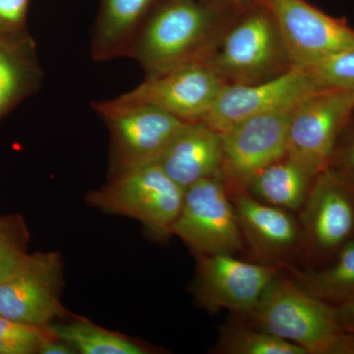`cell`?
<instances>
[{
  "label": "cell",
  "mask_w": 354,
  "mask_h": 354,
  "mask_svg": "<svg viewBox=\"0 0 354 354\" xmlns=\"http://www.w3.org/2000/svg\"><path fill=\"white\" fill-rule=\"evenodd\" d=\"M241 7L200 0H160L128 57L138 62L146 77L207 62Z\"/></svg>",
  "instance_id": "cell-1"
},
{
  "label": "cell",
  "mask_w": 354,
  "mask_h": 354,
  "mask_svg": "<svg viewBox=\"0 0 354 354\" xmlns=\"http://www.w3.org/2000/svg\"><path fill=\"white\" fill-rule=\"evenodd\" d=\"M250 315L255 328L297 344L307 354H354V335L342 327L337 308L292 279L279 274Z\"/></svg>",
  "instance_id": "cell-2"
},
{
  "label": "cell",
  "mask_w": 354,
  "mask_h": 354,
  "mask_svg": "<svg viewBox=\"0 0 354 354\" xmlns=\"http://www.w3.org/2000/svg\"><path fill=\"white\" fill-rule=\"evenodd\" d=\"M207 62L228 85L263 82L292 69L276 22L259 1L237 10Z\"/></svg>",
  "instance_id": "cell-3"
},
{
  "label": "cell",
  "mask_w": 354,
  "mask_h": 354,
  "mask_svg": "<svg viewBox=\"0 0 354 354\" xmlns=\"http://www.w3.org/2000/svg\"><path fill=\"white\" fill-rule=\"evenodd\" d=\"M184 193L156 160L109 176L108 183L88 193L86 201L106 213L134 218L156 234L167 235Z\"/></svg>",
  "instance_id": "cell-4"
},
{
  "label": "cell",
  "mask_w": 354,
  "mask_h": 354,
  "mask_svg": "<svg viewBox=\"0 0 354 354\" xmlns=\"http://www.w3.org/2000/svg\"><path fill=\"white\" fill-rule=\"evenodd\" d=\"M92 106L109 133V176L156 162L189 123L120 97L94 102Z\"/></svg>",
  "instance_id": "cell-5"
},
{
  "label": "cell",
  "mask_w": 354,
  "mask_h": 354,
  "mask_svg": "<svg viewBox=\"0 0 354 354\" xmlns=\"http://www.w3.org/2000/svg\"><path fill=\"white\" fill-rule=\"evenodd\" d=\"M354 114V92L318 88L291 111L286 157L316 177L329 167L337 140Z\"/></svg>",
  "instance_id": "cell-6"
},
{
  "label": "cell",
  "mask_w": 354,
  "mask_h": 354,
  "mask_svg": "<svg viewBox=\"0 0 354 354\" xmlns=\"http://www.w3.org/2000/svg\"><path fill=\"white\" fill-rule=\"evenodd\" d=\"M278 27L291 68L309 72L354 48V29L305 0H258Z\"/></svg>",
  "instance_id": "cell-7"
},
{
  "label": "cell",
  "mask_w": 354,
  "mask_h": 354,
  "mask_svg": "<svg viewBox=\"0 0 354 354\" xmlns=\"http://www.w3.org/2000/svg\"><path fill=\"white\" fill-rule=\"evenodd\" d=\"M196 256L234 253L242 249V230L221 174L186 188L171 228Z\"/></svg>",
  "instance_id": "cell-8"
},
{
  "label": "cell",
  "mask_w": 354,
  "mask_h": 354,
  "mask_svg": "<svg viewBox=\"0 0 354 354\" xmlns=\"http://www.w3.org/2000/svg\"><path fill=\"white\" fill-rule=\"evenodd\" d=\"M290 113L254 116L221 133V177L230 197L248 193L263 169L286 157Z\"/></svg>",
  "instance_id": "cell-9"
},
{
  "label": "cell",
  "mask_w": 354,
  "mask_h": 354,
  "mask_svg": "<svg viewBox=\"0 0 354 354\" xmlns=\"http://www.w3.org/2000/svg\"><path fill=\"white\" fill-rule=\"evenodd\" d=\"M64 268L58 252L29 254L15 272L0 281V316L44 327L68 314L62 301Z\"/></svg>",
  "instance_id": "cell-10"
},
{
  "label": "cell",
  "mask_w": 354,
  "mask_h": 354,
  "mask_svg": "<svg viewBox=\"0 0 354 354\" xmlns=\"http://www.w3.org/2000/svg\"><path fill=\"white\" fill-rule=\"evenodd\" d=\"M318 88L310 72L295 69L263 82L227 84L201 122L221 134L254 116L290 113Z\"/></svg>",
  "instance_id": "cell-11"
},
{
  "label": "cell",
  "mask_w": 354,
  "mask_h": 354,
  "mask_svg": "<svg viewBox=\"0 0 354 354\" xmlns=\"http://www.w3.org/2000/svg\"><path fill=\"white\" fill-rule=\"evenodd\" d=\"M354 239V189L329 169L314 178L301 207V241L314 259H334Z\"/></svg>",
  "instance_id": "cell-12"
},
{
  "label": "cell",
  "mask_w": 354,
  "mask_h": 354,
  "mask_svg": "<svg viewBox=\"0 0 354 354\" xmlns=\"http://www.w3.org/2000/svg\"><path fill=\"white\" fill-rule=\"evenodd\" d=\"M227 85L208 62L146 77L121 100L147 104L185 122H201Z\"/></svg>",
  "instance_id": "cell-13"
},
{
  "label": "cell",
  "mask_w": 354,
  "mask_h": 354,
  "mask_svg": "<svg viewBox=\"0 0 354 354\" xmlns=\"http://www.w3.org/2000/svg\"><path fill=\"white\" fill-rule=\"evenodd\" d=\"M196 297L211 311L227 309L250 314L272 281L278 265H259L236 259L232 253L200 255Z\"/></svg>",
  "instance_id": "cell-14"
},
{
  "label": "cell",
  "mask_w": 354,
  "mask_h": 354,
  "mask_svg": "<svg viewBox=\"0 0 354 354\" xmlns=\"http://www.w3.org/2000/svg\"><path fill=\"white\" fill-rule=\"evenodd\" d=\"M221 160L220 133L203 122H189L158 162L172 180L186 189L202 179L221 174Z\"/></svg>",
  "instance_id": "cell-15"
},
{
  "label": "cell",
  "mask_w": 354,
  "mask_h": 354,
  "mask_svg": "<svg viewBox=\"0 0 354 354\" xmlns=\"http://www.w3.org/2000/svg\"><path fill=\"white\" fill-rule=\"evenodd\" d=\"M160 0H100L91 53L95 62L128 57L150 14Z\"/></svg>",
  "instance_id": "cell-16"
},
{
  "label": "cell",
  "mask_w": 354,
  "mask_h": 354,
  "mask_svg": "<svg viewBox=\"0 0 354 354\" xmlns=\"http://www.w3.org/2000/svg\"><path fill=\"white\" fill-rule=\"evenodd\" d=\"M37 46L26 31L0 36V120L43 85Z\"/></svg>",
  "instance_id": "cell-17"
},
{
  "label": "cell",
  "mask_w": 354,
  "mask_h": 354,
  "mask_svg": "<svg viewBox=\"0 0 354 354\" xmlns=\"http://www.w3.org/2000/svg\"><path fill=\"white\" fill-rule=\"evenodd\" d=\"M232 203L242 232L261 255L279 257L297 245L299 227L286 209L260 201L249 193L232 198Z\"/></svg>",
  "instance_id": "cell-18"
},
{
  "label": "cell",
  "mask_w": 354,
  "mask_h": 354,
  "mask_svg": "<svg viewBox=\"0 0 354 354\" xmlns=\"http://www.w3.org/2000/svg\"><path fill=\"white\" fill-rule=\"evenodd\" d=\"M314 178L288 157L266 167L253 179L248 193L272 206L295 211L301 208Z\"/></svg>",
  "instance_id": "cell-19"
},
{
  "label": "cell",
  "mask_w": 354,
  "mask_h": 354,
  "mask_svg": "<svg viewBox=\"0 0 354 354\" xmlns=\"http://www.w3.org/2000/svg\"><path fill=\"white\" fill-rule=\"evenodd\" d=\"M292 281L332 306L354 299V239L342 247L330 265L316 271L297 272Z\"/></svg>",
  "instance_id": "cell-20"
},
{
  "label": "cell",
  "mask_w": 354,
  "mask_h": 354,
  "mask_svg": "<svg viewBox=\"0 0 354 354\" xmlns=\"http://www.w3.org/2000/svg\"><path fill=\"white\" fill-rule=\"evenodd\" d=\"M53 335L82 354H147L151 349L118 333L102 329L86 319L48 325Z\"/></svg>",
  "instance_id": "cell-21"
},
{
  "label": "cell",
  "mask_w": 354,
  "mask_h": 354,
  "mask_svg": "<svg viewBox=\"0 0 354 354\" xmlns=\"http://www.w3.org/2000/svg\"><path fill=\"white\" fill-rule=\"evenodd\" d=\"M228 354H307L297 344L258 328L234 327L225 330L218 344Z\"/></svg>",
  "instance_id": "cell-22"
},
{
  "label": "cell",
  "mask_w": 354,
  "mask_h": 354,
  "mask_svg": "<svg viewBox=\"0 0 354 354\" xmlns=\"http://www.w3.org/2000/svg\"><path fill=\"white\" fill-rule=\"evenodd\" d=\"M29 239L22 218L0 216V281L10 276L27 259Z\"/></svg>",
  "instance_id": "cell-23"
},
{
  "label": "cell",
  "mask_w": 354,
  "mask_h": 354,
  "mask_svg": "<svg viewBox=\"0 0 354 354\" xmlns=\"http://www.w3.org/2000/svg\"><path fill=\"white\" fill-rule=\"evenodd\" d=\"M53 334L48 326L30 325L0 316V354L39 353Z\"/></svg>",
  "instance_id": "cell-24"
},
{
  "label": "cell",
  "mask_w": 354,
  "mask_h": 354,
  "mask_svg": "<svg viewBox=\"0 0 354 354\" xmlns=\"http://www.w3.org/2000/svg\"><path fill=\"white\" fill-rule=\"evenodd\" d=\"M309 72L320 88L354 92V48L334 55Z\"/></svg>",
  "instance_id": "cell-25"
},
{
  "label": "cell",
  "mask_w": 354,
  "mask_h": 354,
  "mask_svg": "<svg viewBox=\"0 0 354 354\" xmlns=\"http://www.w3.org/2000/svg\"><path fill=\"white\" fill-rule=\"evenodd\" d=\"M328 169L346 183L354 185L353 116L337 140Z\"/></svg>",
  "instance_id": "cell-26"
},
{
  "label": "cell",
  "mask_w": 354,
  "mask_h": 354,
  "mask_svg": "<svg viewBox=\"0 0 354 354\" xmlns=\"http://www.w3.org/2000/svg\"><path fill=\"white\" fill-rule=\"evenodd\" d=\"M30 0H0V36L26 31Z\"/></svg>",
  "instance_id": "cell-27"
},
{
  "label": "cell",
  "mask_w": 354,
  "mask_h": 354,
  "mask_svg": "<svg viewBox=\"0 0 354 354\" xmlns=\"http://www.w3.org/2000/svg\"><path fill=\"white\" fill-rule=\"evenodd\" d=\"M39 353L41 354H74L78 353L62 339H58L55 335L46 339L39 348Z\"/></svg>",
  "instance_id": "cell-28"
},
{
  "label": "cell",
  "mask_w": 354,
  "mask_h": 354,
  "mask_svg": "<svg viewBox=\"0 0 354 354\" xmlns=\"http://www.w3.org/2000/svg\"><path fill=\"white\" fill-rule=\"evenodd\" d=\"M337 308V318L349 334L354 335V299Z\"/></svg>",
  "instance_id": "cell-29"
},
{
  "label": "cell",
  "mask_w": 354,
  "mask_h": 354,
  "mask_svg": "<svg viewBox=\"0 0 354 354\" xmlns=\"http://www.w3.org/2000/svg\"><path fill=\"white\" fill-rule=\"evenodd\" d=\"M200 1L215 2V3L228 4V6H246L258 2V0H200Z\"/></svg>",
  "instance_id": "cell-30"
},
{
  "label": "cell",
  "mask_w": 354,
  "mask_h": 354,
  "mask_svg": "<svg viewBox=\"0 0 354 354\" xmlns=\"http://www.w3.org/2000/svg\"><path fill=\"white\" fill-rule=\"evenodd\" d=\"M353 189H354V185H353Z\"/></svg>",
  "instance_id": "cell-31"
}]
</instances>
